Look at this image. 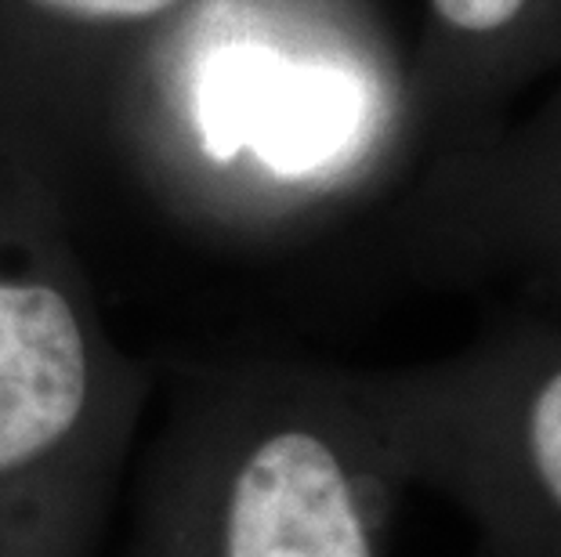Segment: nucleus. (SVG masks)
Segmentation results:
<instances>
[{
  "label": "nucleus",
  "mask_w": 561,
  "mask_h": 557,
  "mask_svg": "<svg viewBox=\"0 0 561 557\" xmlns=\"http://www.w3.org/2000/svg\"><path fill=\"white\" fill-rule=\"evenodd\" d=\"M135 80L152 156L232 207L327 177L363 127L355 77L290 51L265 0H188L138 47Z\"/></svg>",
  "instance_id": "1"
},
{
  "label": "nucleus",
  "mask_w": 561,
  "mask_h": 557,
  "mask_svg": "<svg viewBox=\"0 0 561 557\" xmlns=\"http://www.w3.org/2000/svg\"><path fill=\"white\" fill-rule=\"evenodd\" d=\"M355 384L402 481L449 496L471 518L479 557H561V334Z\"/></svg>",
  "instance_id": "2"
},
{
  "label": "nucleus",
  "mask_w": 561,
  "mask_h": 557,
  "mask_svg": "<svg viewBox=\"0 0 561 557\" xmlns=\"http://www.w3.org/2000/svg\"><path fill=\"white\" fill-rule=\"evenodd\" d=\"M113 431V359L83 298L47 246L0 224V554L77 529Z\"/></svg>",
  "instance_id": "3"
},
{
  "label": "nucleus",
  "mask_w": 561,
  "mask_h": 557,
  "mask_svg": "<svg viewBox=\"0 0 561 557\" xmlns=\"http://www.w3.org/2000/svg\"><path fill=\"white\" fill-rule=\"evenodd\" d=\"M399 485L359 384L294 376L236 442L214 554L380 557Z\"/></svg>",
  "instance_id": "4"
},
{
  "label": "nucleus",
  "mask_w": 561,
  "mask_h": 557,
  "mask_svg": "<svg viewBox=\"0 0 561 557\" xmlns=\"http://www.w3.org/2000/svg\"><path fill=\"white\" fill-rule=\"evenodd\" d=\"M188 0H0V30L55 47L135 58L138 47L171 22Z\"/></svg>",
  "instance_id": "5"
},
{
  "label": "nucleus",
  "mask_w": 561,
  "mask_h": 557,
  "mask_svg": "<svg viewBox=\"0 0 561 557\" xmlns=\"http://www.w3.org/2000/svg\"><path fill=\"white\" fill-rule=\"evenodd\" d=\"M435 19L463 37H489L515 22L529 0H427Z\"/></svg>",
  "instance_id": "6"
},
{
  "label": "nucleus",
  "mask_w": 561,
  "mask_h": 557,
  "mask_svg": "<svg viewBox=\"0 0 561 557\" xmlns=\"http://www.w3.org/2000/svg\"><path fill=\"white\" fill-rule=\"evenodd\" d=\"M533 232L543 243V251L551 254V265H561V204H547L536 210Z\"/></svg>",
  "instance_id": "7"
}]
</instances>
